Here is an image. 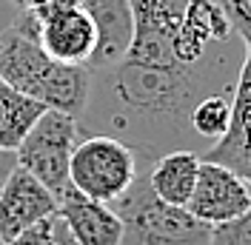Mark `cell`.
Segmentation results:
<instances>
[{
  "label": "cell",
  "mask_w": 251,
  "mask_h": 245,
  "mask_svg": "<svg viewBox=\"0 0 251 245\" xmlns=\"http://www.w3.org/2000/svg\"><path fill=\"white\" fill-rule=\"evenodd\" d=\"M57 217L66 222L77 245H123V222L114 208L69 188L57 199Z\"/></svg>",
  "instance_id": "obj_11"
},
{
  "label": "cell",
  "mask_w": 251,
  "mask_h": 245,
  "mask_svg": "<svg viewBox=\"0 0 251 245\" xmlns=\"http://www.w3.org/2000/svg\"><path fill=\"white\" fill-rule=\"evenodd\" d=\"M208 245H251V208L231 222L214 225L208 234Z\"/></svg>",
  "instance_id": "obj_14"
},
{
  "label": "cell",
  "mask_w": 251,
  "mask_h": 245,
  "mask_svg": "<svg viewBox=\"0 0 251 245\" xmlns=\"http://www.w3.org/2000/svg\"><path fill=\"white\" fill-rule=\"evenodd\" d=\"M15 169H17L15 151H0V191H3V185H6V180L12 177Z\"/></svg>",
  "instance_id": "obj_17"
},
{
  "label": "cell",
  "mask_w": 251,
  "mask_h": 245,
  "mask_svg": "<svg viewBox=\"0 0 251 245\" xmlns=\"http://www.w3.org/2000/svg\"><path fill=\"white\" fill-rule=\"evenodd\" d=\"M149 163L143 160L140 174L120 199L111 202L123 222V245H208L211 228L157 197L149 185Z\"/></svg>",
  "instance_id": "obj_3"
},
{
  "label": "cell",
  "mask_w": 251,
  "mask_h": 245,
  "mask_svg": "<svg viewBox=\"0 0 251 245\" xmlns=\"http://www.w3.org/2000/svg\"><path fill=\"white\" fill-rule=\"evenodd\" d=\"M80 6L97 29V49L92 54L89 72H100L120 63L134 37V15L128 0H80Z\"/></svg>",
  "instance_id": "obj_10"
},
{
  "label": "cell",
  "mask_w": 251,
  "mask_h": 245,
  "mask_svg": "<svg viewBox=\"0 0 251 245\" xmlns=\"http://www.w3.org/2000/svg\"><path fill=\"white\" fill-rule=\"evenodd\" d=\"M203 157L194 151H169L149 163V185L163 202H169L174 208H186L194 183H197V171H200Z\"/></svg>",
  "instance_id": "obj_12"
},
{
  "label": "cell",
  "mask_w": 251,
  "mask_h": 245,
  "mask_svg": "<svg viewBox=\"0 0 251 245\" xmlns=\"http://www.w3.org/2000/svg\"><path fill=\"white\" fill-rule=\"evenodd\" d=\"M134 37L120 63L92 72L83 134H106L140 157L194 151L191 114L208 97H234L246 40L226 0H128Z\"/></svg>",
  "instance_id": "obj_1"
},
{
  "label": "cell",
  "mask_w": 251,
  "mask_h": 245,
  "mask_svg": "<svg viewBox=\"0 0 251 245\" xmlns=\"http://www.w3.org/2000/svg\"><path fill=\"white\" fill-rule=\"evenodd\" d=\"M57 217V214H54ZM54 217L51 220H43V222H37V225H31L26 228L23 234H17L12 243L6 245H51V231H54Z\"/></svg>",
  "instance_id": "obj_15"
},
{
  "label": "cell",
  "mask_w": 251,
  "mask_h": 245,
  "mask_svg": "<svg viewBox=\"0 0 251 245\" xmlns=\"http://www.w3.org/2000/svg\"><path fill=\"white\" fill-rule=\"evenodd\" d=\"M143 160L131 151L126 143L106 134H89L80 137L72 151L69 163V180L72 188L83 197L111 205L131 188L140 174Z\"/></svg>",
  "instance_id": "obj_4"
},
{
  "label": "cell",
  "mask_w": 251,
  "mask_h": 245,
  "mask_svg": "<svg viewBox=\"0 0 251 245\" xmlns=\"http://www.w3.org/2000/svg\"><path fill=\"white\" fill-rule=\"evenodd\" d=\"M57 214V199L43 183L17 166L0 191V243H12L26 228Z\"/></svg>",
  "instance_id": "obj_9"
},
{
  "label": "cell",
  "mask_w": 251,
  "mask_h": 245,
  "mask_svg": "<svg viewBox=\"0 0 251 245\" xmlns=\"http://www.w3.org/2000/svg\"><path fill=\"white\" fill-rule=\"evenodd\" d=\"M0 245H3V243H0Z\"/></svg>",
  "instance_id": "obj_19"
},
{
  "label": "cell",
  "mask_w": 251,
  "mask_h": 245,
  "mask_svg": "<svg viewBox=\"0 0 251 245\" xmlns=\"http://www.w3.org/2000/svg\"><path fill=\"white\" fill-rule=\"evenodd\" d=\"M249 208H251L249 180H243L228 166L203 160L200 171H197L191 199L186 205L188 214L194 220H200L203 225L214 228V225H223V222H231L237 217H243Z\"/></svg>",
  "instance_id": "obj_8"
},
{
  "label": "cell",
  "mask_w": 251,
  "mask_h": 245,
  "mask_svg": "<svg viewBox=\"0 0 251 245\" xmlns=\"http://www.w3.org/2000/svg\"><path fill=\"white\" fill-rule=\"evenodd\" d=\"M80 143V125L75 117L46 108L40 114V120L31 125V131L26 140L17 146V166L23 171H29L37 183H43L54 194V199H60L69 188V163H72V151Z\"/></svg>",
  "instance_id": "obj_5"
},
{
  "label": "cell",
  "mask_w": 251,
  "mask_h": 245,
  "mask_svg": "<svg viewBox=\"0 0 251 245\" xmlns=\"http://www.w3.org/2000/svg\"><path fill=\"white\" fill-rule=\"evenodd\" d=\"M43 111L46 106L29 100L0 80V151H17Z\"/></svg>",
  "instance_id": "obj_13"
},
{
  "label": "cell",
  "mask_w": 251,
  "mask_h": 245,
  "mask_svg": "<svg viewBox=\"0 0 251 245\" xmlns=\"http://www.w3.org/2000/svg\"><path fill=\"white\" fill-rule=\"evenodd\" d=\"M12 3H15L20 12H29V9H34V6H37V3H43V0H12Z\"/></svg>",
  "instance_id": "obj_18"
},
{
  "label": "cell",
  "mask_w": 251,
  "mask_h": 245,
  "mask_svg": "<svg viewBox=\"0 0 251 245\" xmlns=\"http://www.w3.org/2000/svg\"><path fill=\"white\" fill-rule=\"evenodd\" d=\"M37 20V43L51 60L89 69L97 49V29L80 0H43L29 9Z\"/></svg>",
  "instance_id": "obj_7"
},
{
  "label": "cell",
  "mask_w": 251,
  "mask_h": 245,
  "mask_svg": "<svg viewBox=\"0 0 251 245\" xmlns=\"http://www.w3.org/2000/svg\"><path fill=\"white\" fill-rule=\"evenodd\" d=\"M51 245H77V240L72 237V231L66 228L60 217H54V231H51Z\"/></svg>",
  "instance_id": "obj_16"
},
{
  "label": "cell",
  "mask_w": 251,
  "mask_h": 245,
  "mask_svg": "<svg viewBox=\"0 0 251 245\" xmlns=\"http://www.w3.org/2000/svg\"><path fill=\"white\" fill-rule=\"evenodd\" d=\"M228 12L234 17L237 31L246 40V57H243V69H240V80L234 89V114H231V125L226 131V137L214 143L203 160L228 166L237 171L243 180L251 183V9L246 0H226Z\"/></svg>",
  "instance_id": "obj_6"
},
{
  "label": "cell",
  "mask_w": 251,
  "mask_h": 245,
  "mask_svg": "<svg viewBox=\"0 0 251 245\" xmlns=\"http://www.w3.org/2000/svg\"><path fill=\"white\" fill-rule=\"evenodd\" d=\"M0 80L34 103L75 120H80L92 89L89 69L51 60L37 40L20 34L15 26L0 31Z\"/></svg>",
  "instance_id": "obj_2"
}]
</instances>
